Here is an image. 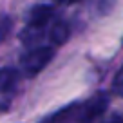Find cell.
Masks as SVG:
<instances>
[{
  "label": "cell",
  "mask_w": 123,
  "mask_h": 123,
  "mask_svg": "<svg viewBox=\"0 0 123 123\" xmlns=\"http://www.w3.org/2000/svg\"><path fill=\"white\" fill-rule=\"evenodd\" d=\"M54 56V49L53 47H31L22 58H20V63H22V69L25 73V76H36L38 73H42L47 67L51 60Z\"/></svg>",
  "instance_id": "obj_1"
},
{
  "label": "cell",
  "mask_w": 123,
  "mask_h": 123,
  "mask_svg": "<svg viewBox=\"0 0 123 123\" xmlns=\"http://www.w3.org/2000/svg\"><path fill=\"white\" fill-rule=\"evenodd\" d=\"M107 107H109V94H105V92L94 94V96L89 98L87 101H83L80 107H76L78 109V116H76L78 123L96 121V119L107 111Z\"/></svg>",
  "instance_id": "obj_2"
},
{
  "label": "cell",
  "mask_w": 123,
  "mask_h": 123,
  "mask_svg": "<svg viewBox=\"0 0 123 123\" xmlns=\"http://www.w3.org/2000/svg\"><path fill=\"white\" fill-rule=\"evenodd\" d=\"M53 16V6H33L27 13V25L36 27V29H43L47 25V22Z\"/></svg>",
  "instance_id": "obj_3"
},
{
  "label": "cell",
  "mask_w": 123,
  "mask_h": 123,
  "mask_svg": "<svg viewBox=\"0 0 123 123\" xmlns=\"http://www.w3.org/2000/svg\"><path fill=\"white\" fill-rule=\"evenodd\" d=\"M20 80V73L15 67H2L0 69V94L11 92Z\"/></svg>",
  "instance_id": "obj_4"
},
{
  "label": "cell",
  "mask_w": 123,
  "mask_h": 123,
  "mask_svg": "<svg viewBox=\"0 0 123 123\" xmlns=\"http://www.w3.org/2000/svg\"><path fill=\"white\" fill-rule=\"evenodd\" d=\"M49 38L54 45H62V43H65L67 38H69V24L60 20L56 22L53 27H51V33H49Z\"/></svg>",
  "instance_id": "obj_5"
},
{
  "label": "cell",
  "mask_w": 123,
  "mask_h": 123,
  "mask_svg": "<svg viewBox=\"0 0 123 123\" xmlns=\"http://www.w3.org/2000/svg\"><path fill=\"white\" fill-rule=\"evenodd\" d=\"M112 89H114L116 94H119V96H123V65L121 69L116 73L114 76V81H112Z\"/></svg>",
  "instance_id": "obj_6"
},
{
  "label": "cell",
  "mask_w": 123,
  "mask_h": 123,
  "mask_svg": "<svg viewBox=\"0 0 123 123\" xmlns=\"http://www.w3.org/2000/svg\"><path fill=\"white\" fill-rule=\"evenodd\" d=\"M9 29H11V18L4 16V18L0 20V42H2V40H4V36L9 33Z\"/></svg>",
  "instance_id": "obj_7"
},
{
  "label": "cell",
  "mask_w": 123,
  "mask_h": 123,
  "mask_svg": "<svg viewBox=\"0 0 123 123\" xmlns=\"http://www.w3.org/2000/svg\"><path fill=\"white\" fill-rule=\"evenodd\" d=\"M107 123H123V114H116V116H112V118L109 119Z\"/></svg>",
  "instance_id": "obj_8"
},
{
  "label": "cell",
  "mask_w": 123,
  "mask_h": 123,
  "mask_svg": "<svg viewBox=\"0 0 123 123\" xmlns=\"http://www.w3.org/2000/svg\"><path fill=\"white\" fill-rule=\"evenodd\" d=\"M56 2H62V4H74L78 0H56Z\"/></svg>",
  "instance_id": "obj_9"
}]
</instances>
